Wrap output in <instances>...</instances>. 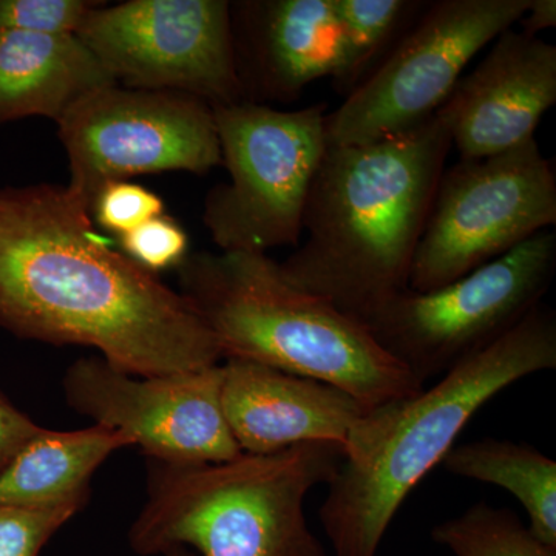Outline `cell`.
Wrapping results in <instances>:
<instances>
[{"instance_id":"5bb4252c","label":"cell","mask_w":556,"mask_h":556,"mask_svg":"<svg viewBox=\"0 0 556 556\" xmlns=\"http://www.w3.org/2000/svg\"><path fill=\"white\" fill-rule=\"evenodd\" d=\"M222 408L248 455H270L308 442L345 448L371 412L338 387L243 358H226L223 365Z\"/></svg>"},{"instance_id":"277c9868","label":"cell","mask_w":556,"mask_h":556,"mask_svg":"<svg viewBox=\"0 0 556 556\" xmlns=\"http://www.w3.org/2000/svg\"><path fill=\"white\" fill-rule=\"evenodd\" d=\"M179 294L226 358H243L346 391L368 409L422 386L361 321L295 287L268 254L193 252L179 265Z\"/></svg>"},{"instance_id":"3957f363","label":"cell","mask_w":556,"mask_h":556,"mask_svg":"<svg viewBox=\"0 0 556 556\" xmlns=\"http://www.w3.org/2000/svg\"><path fill=\"white\" fill-rule=\"evenodd\" d=\"M555 368V311L541 303L433 387L368 412L320 507L334 555L378 556L399 508L442 464L478 409L518 380Z\"/></svg>"},{"instance_id":"52a82bcc","label":"cell","mask_w":556,"mask_h":556,"mask_svg":"<svg viewBox=\"0 0 556 556\" xmlns=\"http://www.w3.org/2000/svg\"><path fill=\"white\" fill-rule=\"evenodd\" d=\"M555 273L556 233L548 229L445 287L401 292L365 327L426 387L517 327L543 303Z\"/></svg>"},{"instance_id":"ffe728a7","label":"cell","mask_w":556,"mask_h":556,"mask_svg":"<svg viewBox=\"0 0 556 556\" xmlns=\"http://www.w3.org/2000/svg\"><path fill=\"white\" fill-rule=\"evenodd\" d=\"M431 536L455 556H556L514 511L486 503L434 527Z\"/></svg>"},{"instance_id":"ac0fdd59","label":"cell","mask_w":556,"mask_h":556,"mask_svg":"<svg viewBox=\"0 0 556 556\" xmlns=\"http://www.w3.org/2000/svg\"><path fill=\"white\" fill-rule=\"evenodd\" d=\"M448 473L503 486L529 515V529L556 548V463L529 444L485 438L450 450Z\"/></svg>"},{"instance_id":"30bf717a","label":"cell","mask_w":556,"mask_h":556,"mask_svg":"<svg viewBox=\"0 0 556 556\" xmlns=\"http://www.w3.org/2000/svg\"><path fill=\"white\" fill-rule=\"evenodd\" d=\"M58 134L68 190L91 204L109 182L161 172L204 175L222 166L214 109L192 94L112 86L68 110Z\"/></svg>"},{"instance_id":"5b68a950","label":"cell","mask_w":556,"mask_h":556,"mask_svg":"<svg viewBox=\"0 0 556 556\" xmlns=\"http://www.w3.org/2000/svg\"><path fill=\"white\" fill-rule=\"evenodd\" d=\"M345 460L334 442L225 463L150 460L148 503L129 532L141 556L193 547L201 556H327L311 532L305 500Z\"/></svg>"},{"instance_id":"4316f807","label":"cell","mask_w":556,"mask_h":556,"mask_svg":"<svg viewBox=\"0 0 556 556\" xmlns=\"http://www.w3.org/2000/svg\"><path fill=\"white\" fill-rule=\"evenodd\" d=\"M166 556H193L186 547H175L167 552Z\"/></svg>"},{"instance_id":"7a4b0ae2","label":"cell","mask_w":556,"mask_h":556,"mask_svg":"<svg viewBox=\"0 0 556 556\" xmlns=\"http://www.w3.org/2000/svg\"><path fill=\"white\" fill-rule=\"evenodd\" d=\"M452 149L439 113L383 141L328 144L303 215L305 240L278 263L283 276L367 324L408 289Z\"/></svg>"},{"instance_id":"ba28073f","label":"cell","mask_w":556,"mask_h":556,"mask_svg":"<svg viewBox=\"0 0 556 556\" xmlns=\"http://www.w3.org/2000/svg\"><path fill=\"white\" fill-rule=\"evenodd\" d=\"M555 225L554 161L538 139L486 159L459 160L439 179L408 289L445 287Z\"/></svg>"},{"instance_id":"d4e9b609","label":"cell","mask_w":556,"mask_h":556,"mask_svg":"<svg viewBox=\"0 0 556 556\" xmlns=\"http://www.w3.org/2000/svg\"><path fill=\"white\" fill-rule=\"evenodd\" d=\"M40 430L42 427L0 393V473Z\"/></svg>"},{"instance_id":"2e32d148","label":"cell","mask_w":556,"mask_h":556,"mask_svg":"<svg viewBox=\"0 0 556 556\" xmlns=\"http://www.w3.org/2000/svg\"><path fill=\"white\" fill-rule=\"evenodd\" d=\"M119 86L76 35L0 30V124L43 116L60 123L94 91Z\"/></svg>"},{"instance_id":"6da1fadb","label":"cell","mask_w":556,"mask_h":556,"mask_svg":"<svg viewBox=\"0 0 556 556\" xmlns=\"http://www.w3.org/2000/svg\"><path fill=\"white\" fill-rule=\"evenodd\" d=\"M0 325L84 345L131 376L218 365L222 351L179 292L113 251L67 186L0 189Z\"/></svg>"},{"instance_id":"9a60e30c","label":"cell","mask_w":556,"mask_h":556,"mask_svg":"<svg viewBox=\"0 0 556 556\" xmlns=\"http://www.w3.org/2000/svg\"><path fill=\"white\" fill-rule=\"evenodd\" d=\"M230 16L244 101L294 102L338 73L343 39L332 0L230 3Z\"/></svg>"},{"instance_id":"d6986e66","label":"cell","mask_w":556,"mask_h":556,"mask_svg":"<svg viewBox=\"0 0 556 556\" xmlns=\"http://www.w3.org/2000/svg\"><path fill=\"white\" fill-rule=\"evenodd\" d=\"M426 0H332L342 30V62L332 87L345 100L415 24Z\"/></svg>"},{"instance_id":"4fadbf2b","label":"cell","mask_w":556,"mask_h":556,"mask_svg":"<svg viewBox=\"0 0 556 556\" xmlns=\"http://www.w3.org/2000/svg\"><path fill=\"white\" fill-rule=\"evenodd\" d=\"M556 104V47L508 28L439 110L459 160H479L536 139Z\"/></svg>"},{"instance_id":"9c48e42d","label":"cell","mask_w":556,"mask_h":556,"mask_svg":"<svg viewBox=\"0 0 556 556\" xmlns=\"http://www.w3.org/2000/svg\"><path fill=\"white\" fill-rule=\"evenodd\" d=\"M530 0H434L375 72L325 119L329 146L399 137L437 116L471 60Z\"/></svg>"},{"instance_id":"7c38bea8","label":"cell","mask_w":556,"mask_h":556,"mask_svg":"<svg viewBox=\"0 0 556 556\" xmlns=\"http://www.w3.org/2000/svg\"><path fill=\"white\" fill-rule=\"evenodd\" d=\"M223 365L166 376H131L104 358H80L65 372L70 407L121 431L150 460L225 463L241 455L222 408Z\"/></svg>"},{"instance_id":"8992f818","label":"cell","mask_w":556,"mask_h":556,"mask_svg":"<svg viewBox=\"0 0 556 556\" xmlns=\"http://www.w3.org/2000/svg\"><path fill=\"white\" fill-rule=\"evenodd\" d=\"M212 109L230 178L204 201L212 241L228 252L298 248L311 186L328 149V105L278 110L241 101Z\"/></svg>"},{"instance_id":"44dd1931","label":"cell","mask_w":556,"mask_h":556,"mask_svg":"<svg viewBox=\"0 0 556 556\" xmlns=\"http://www.w3.org/2000/svg\"><path fill=\"white\" fill-rule=\"evenodd\" d=\"M118 239L121 252L155 276L161 270L178 269L189 255L188 232L166 214L142 223Z\"/></svg>"},{"instance_id":"cb8c5ba5","label":"cell","mask_w":556,"mask_h":556,"mask_svg":"<svg viewBox=\"0 0 556 556\" xmlns=\"http://www.w3.org/2000/svg\"><path fill=\"white\" fill-rule=\"evenodd\" d=\"M80 508L0 506V556H38L47 541Z\"/></svg>"},{"instance_id":"484cf974","label":"cell","mask_w":556,"mask_h":556,"mask_svg":"<svg viewBox=\"0 0 556 556\" xmlns=\"http://www.w3.org/2000/svg\"><path fill=\"white\" fill-rule=\"evenodd\" d=\"M517 25L530 38H540L541 31L556 27V0H530Z\"/></svg>"},{"instance_id":"603a6c76","label":"cell","mask_w":556,"mask_h":556,"mask_svg":"<svg viewBox=\"0 0 556 556\" xmlns=\"http://www.w3.org/2000/svg\"><path fill=\"white\" fill-rule=\"evenodd\" d=\"M163 214L166 206L161 197L131 181L109 182L90 204L91 219L118 237Z\"/></svg>"},{"instance_id":"8fae6325","label":"cell","mask_w":556,"mask_h":556,"mask_svg":"<svg viewBox=\"0 0 556 556\" xmlns=\"http://www.w3.org/2000/svg\"><path fill=\"white\" fill-rule=\"evenodd\" d=\"M76 36L127 89L179 91L212 108L244 101L226 0L98 2Z\"/></svg>"},{"instance_id":"7402d4cb","label":"cell","mask_w":556,"mask_h":556,"mask_svg":"<svg viewBox=\"0 0 556 556\" xmlns=\"http://www.w3.org/2000/svg\"><path fill=\"white\" fill-rule=\"evenodd\" d=\"M98 2L87 0H0V30L78 35Z\"/></svg>"},{"instance_id":"e0dca14e","label":"cell","mask_w":556,"mask_h":556,"mask_svg":"<svg viewBox=\"0 0 556 556\" xmlns=\"http://www.w3.org/2000/svg\"><path fill=\"white\" fill-rule=\"evenodd\" d=\"M131 445L126 434L97 424L75 431L42 428L0 473V506L83 507L94 471Z\"/></svg>"}]
</instances>
